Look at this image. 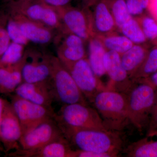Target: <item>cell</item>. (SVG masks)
Returning <instances> with one entry per match:
<instances>
[{
    "label": "cell",
    "mask_w": 157,
    "mask_h": 157,
    "mask_svg": "<svg viewBox=\"0 0 157 157\" xmlns=\"http://www.w3.org/2000/svg\"><path fill=\"white\" fill-rule=\"evenodd\" d=\"M11 105L19 120L22 135L56 115L53 108L34 104L16 95Z\"/></svg>",
    "instance_id": "obj_8"
},
{
    "label": "cell",
    "mask_w": 157,
    "mask_h": 157,
    "mask_svg": "<svg viewBox=\"0 0 157 157\" xmlns=\"http://www.w3.org/2000/svg\"><path fill=\"white\" fill-rule=\"evenodd\" d=\"M50 54L35 49L25 50L22 67V82H42L50 81L52 67Z\"/></svg>",
    "instance_id": "obj_9"
},
{
    "label": "cell",
    "mask_w": 157,
    "mask_h": 157,
    "mask_svg": "<svg viewBox=\"0 0 157 157\" xmlns=\"http://www.w3.org/2000/svg\"><path fill=\"white\" fill-rule=\"evenodd\" d=\"M53 8H61L70 5L72 0H39Z\"/></svg>",
    "instance_id": "obj_34"
},
{
    "label": "cell",
    "mask_w": 157,
    "mask_h": 157,
    "mask_svg": "<svg viewBox=\"0 0 157 157\" xmlns=\"http://www.w3.org/2000/svg\"><path fill=\"white\" fill-rule=\"evenodd\" d=\"M91 103L110 131H122L129 122L126 94L111 90H103L96 94Z\"/></svg>",
    "instance_id": "obj_2"
},
{
    "label": "cell",
    "mask_w": 157,
    "mask_h": 157,
    "mask_svg": "<svg viewBox=\"0 0 157 157\" xmlns=\"http://www.w3.org/2000/svg\"><path fill=\"white\" fill-rule=\"evenodd\" d=\"M117 155L112 153H107L93 152L84 151L80 150H76L75 157H115Z\"/></svg>",
    "instance_id": "obj_33"
},
{
    "label": "cell",
    "mask_w": 157,
    "mask_h": 157,
    "mask_svg": "<svg viewBox=\"0 0 157 157\" xmlns=\"http://www.w3.org/2000/svg\"><path fill=\"white\" fill-rule=\"evenodd\" d=\"M14 92L16 96L24 100L52 108L54 99L51 91L49 81L42 82H23L16 88Z\"/></svg>",
    "instance_id": "obj_16"
},
{
    "label": "cell",
    "mask_w": 157,
    "mask_h": 157,
    "mask_svg": "<svg viewBox=\"0 0 157 157\" xmlns=\"http://www.w3.org/2000/svg\"><path fill=\"white\" fill-rule=\"evenodd\" d=\"M65 67L69 71L78 88L90 103L97 93L107 90L93 72L87 57Z\"/></svg>",
    "instance_id": "obj_10"
},
{
    "label": "cell",
    "mask_w": 157,
    "mask_h": 157,
    "mask_svg": "<svg viewBox=\"0 0 157 157\" xmlns=\"http://www.w3.org/2000/svg\"><path fill=\"white\" fill-rule=\"evenodd\" d=\"M51 76L49 85L54 100L63 105L81 104L88 105L69 71L57 56L51 55Z\"/></svg>",
    "instance_id": "obj_4"
},
{
    "label": "cell",
    "mask_w": 157,
    "mask_h": 157,
    "mask_svg": "<svg viewBox=\"0 0 157 157\" xmlns=\"http://www.w3.org/2000/svg\"><path fill=\"white\" fill-rule=\"evenodd\" d=\"M8 18L7 11L0 10V58L11 42L6 29Z\"/></svg>",
    "instance_id": "obj_29"
},
{
    "label": "cell",
    "mask_w": 157,
    "mask_h": 157,
    "mask_svg": "<svg viewBox=\"0 0 157 157\" xmlns=\"http://www.w3.org/2000/svg\"><path fill=\"white\" fill-rule=\"evenodd\" d=\"M117 28L120 30L122 26L132 16L129 13L126 0H106Z\"/></svg>",
    "instance_id": "obj_27"
},
{
    "label": "cell",
    "mask_w": 157,
    "mask_h": 157,
    "mask_svg": "<svg viewBox=\"0 0 157 157\" xmlns=\"http://www.w3.org/2000/svg\"><path fill=\"white\" fill-rule=\"evenodd\" d=\"M157 72V46L149 50L146 58L140 67L130 76L134 83L147 78Z\"/></svg>",
    "instance_id": "obj_23"
},
{
    "label": "cell",
    "mask_w": 157,
    "mask_h": 157,
    "mask_svg": "<svg viewBox=\"0 0 157 157\" xmlns=\"http://www.w3.org/2000/svg\"><path fill=\"white\" fill-rule=\"evenodd\" d=\"M64 137L77 149L117 155L122 141L118 132L93 129H73L60 127Z\"/></svg>",
    "instance_id": "obj_1"
},
{
    "label": "cell",
    "mask_w": 157,
    "mask_h": 157,
    "mask_svg": "<svg viewBox=\"0 0 157 157\" xmlns=\"http://www.w3.org/2000/svg\"><path fill=\"white\" fill-rule=\"evenodd\" d=\"M97 37L101 40L107 50L113 51L121 56L134 45L132 41L123 35L119 36L113 33L104 36Z\"/></svg>",
    "instance_id": "obj_24"
},
{
    "label": "cell",
    "mask_w": 157,
    "mask_h": 157,
    "mask_svg": "<svg viewBox=\"0 0 157 157\" xmlns=\"http://www.w3.org/2000/svg\"><path fill=\"white\" fill-rule=\"evenodd\" d=\"M5 104L6 103L4 102L2 99L0 98V123H1V121L2 118L3 113H4Z\"/></svg>",
    "instance_id": "obj_38"
},
{
    "label": "cell",
    "mask_w": 157,
    "mask_h": 157,
    "mask_svg": "<svg viewBox=\"0 0 157 157\" xmlns=\"http://www.w3.org/2000/svg\"><path fill=\"white\" fill-rule=\"evenodd\" d=\"M137 20L147 39L154 40L157 39V21L154 18L145 16Z\"/></svg>",
    "instance_id": "obj_30"
},
{
    "label": "cell",
    "mask_w": 157,
    "mask_h": 157,
    "mask_svg": "<svg viewBox=\"0 0 157 157\" xmlns=\"http://www.w3.org/2000/svg\"><path fill=\"white\" fill-rule=\"evenodd\" d=\"M21 126L12 105L5 104L0 123V138L8 149L20 148L19 141L22 137Z\"/></svg>",
    "instance_id": "obj_14"
},
{
    "label": "cell",
    "mask_w": 157,
    "mask_h": 157,
    "mask_svg": "<svg viewBox=\"0 0 157 157\" xmlns=\"http://www.w3.org/2000/svg\"><path fill=\"white\" fill-rule=\"evenodd\" d=\"M25 61L23 59L18 63L9 66H0V89L6 92L15 91L22 82V69Z\"/></svg>",
    "instance_id": "obj_20"
},
{
    "label": "cell",
    "mask_w": 157,
    "mask_h": 157,
    "mask_svg": "<svg viewBox=\"0 0 157 157\" xmlns=\"http://www.w3.org/2000/svg\"><path fill=\"white\" fill-rule=\"evenodd\" d=\"M106 73L110 78L107 90L116 91L127 94L135 85L124 69L121 55L113 51L107 50L104 59Z\"/></svg>",
    "instance_id": "obj_13"
},
{
    "label": "cell",
    "mask_w": 157,
    "mask_h": 157,
    "mask_svg": "<svg viewBox=\"0 0 157 157\" xmlns=\"http://www.w3.org/2000/svg\"><path fill=\"white\" fill-rule=\"evenodd\" d=\"M139 82L147 83L157 89V72L147 78L137 81L136 83H139Z\"/></svg>",
    "instance_id": "obj_35"
},
{
    "label": "cell",
    "mask_w": 157,
    "mask_h": 157,
    "mask_svg": "<svg viewBox=\"0 0 157 157\" xmlns=\"http://www.w3.org/2000/svg\"><path fill=\"white\" fill-rule=\"evenodd\" d=\"M125 153L129 157H157V140L147 137L130 144Z\"/></svg>",
    "instance_id": "obj_22"
},
{
    "label": "cell",
    "mask_w": 157,
    "mask_h": 157,
    "mask_svg": "<svg viewBox=\"0 0 157 157\" xmlns=\"http://www.w3.org/2000/svg\"><path fill=\"white\" fill-rule=\"evenodd\" d=\"M150 0H126L130 14L136 16L142 14L148 8Z\"/></svg>",
    "instance_id": "obj_31"
},
{
    "label": "cell",
    "mask_w": 157,
    "mask_h": 157,
    "mask_svg": "<svg viewBox=\"0 0 157 157\" xmlns=\"http://www.w3.org/2000/svg\"><path fill=\"white\" fill-rule=\"evenodd\" d=\"M101 0H82V6L83 8H91L93 6Z\"/></svg>",
    "instance_id": "obj_37"
},
{
    "label": "cell",
    "mask_w": 157,
    "mask_h": 157,
    "mask_svg": "<svg viewBox=\"0 0 157 157\" xmlns=\"http://www.w3.org/2000/svg\"><path fill=\"white\" fill-rule=\"evenodd\" d=\"M6 29L11 42L24 45H27L29 41L23 33L17 21L9 14Z\"/></svg>",
    "instance_id": "obj_28"
},
{
    "label": "cell",
    "mask_w": 157,
    "mask_h": 157,
    "mask_svg": "<svg viewBox=\"0 0 157 157\" xmlns=\"http://www.w3.org/2000/svg\"><path fill=\"white\" fill-rule=\"evenodd\" d=\"M88 42L87 59L93 72L99 78L107 74L104 67V59L107 50L100 39L96 36L91 38Z\"/></svg>",
    "instance_id": "obj_19"
},
{
    "label": "cell",
    "mask_w": 157,
    "mask_h": 157,
    "mask_svg": "<svg viewBox=\"0 0 157 157\" xmlns=\"http://www.w3.org/2000/svg\"><path fill=\"white\" fill-rule=\"evenodd\" d=\"M127 95L129 122L142 132L148 127L157 89L147 83H135Z\"/></svg>",
    "instance_id": "obj_3"
},
{
    "label": "cell",
    "mask_w": 157,
    "mask_h": 157,
    "mask_svg": "<svg viewBox=\"0 0 157 157\" xmlns=\"http://www.w3.org/2000/svg\"><path fill=\"white\" fill-rule=\"evenodd\" d=\"M2 1L3 2L6 4V3L9 2H11V1H15V0H2ZM27 1H31V0H27Z\"/></svg>",
    "instance_id": "obj_39"
},
{
    "label": "cell",
    "mask_w": 157,
    "mask_h": 157,
    "mask_svg": "<svg viewBox=\"0 0 157 157\" xmlns=\"http://www.w3.org/2000/svg\"><path fill=\"white\" fill-rule=\"evenodd\" d=\"M54 9L58 14L64 28L68 33L78 36L85 42L94 36L90 9L83 7L80 9L70 5Z\"/></svg>",
    "instance_id": "obj_7"
},
{
    "label": "cell",
    "mask_w": 157,
    "mask_h": 157,
    "mask_svg": "<svg viewBox=\"0 0 157 157\" xmlns=\"http://www.w3.org/2000/svg\"><path fill=\"white\" fill-rule=\"evenodd\" d=\"M6 5L8 14H22L58 32L66 31L55 9L39 0H15Z\"/></svg>",
    "instance_id": "obj_6"
},
{
    "label": "cell",
    "mask_w": 157,
    "mask_h": 157,
    "mask_svg": "<svg viewBox=\"0 0 157 157\" xmlns=\"http://www.w3.org/2000/svg\"><path fill=\"white\" fill-rule=\"evenodd\" d=\"M120 30L134 44H143L147 39L138 20L133 17L125 23Z\"/></svg>",
    "instance_id": "obj_25"
},
{
    "label": "cell",
    "mask_w": 157,
    "mask_h": 157,
    "mask_svg": "<svg viewBox=\"0 0 157 157\" xmlns=\"http://www.w3.org/2000/svg\"><path fill=\"white\" fill-rule=\"evenodd\" d=\"M149 50L141 44L134 45L121 56L122 65L130 77L146 58Z\"/></svg>",
    "instance_id": "obj_21"
},
{
    "label": "cell",
    "mask_w": 157,
    "mask_h": 157,
    "mask_svg": "<svg viewBox=\"0 0 157 157\" xmlns=\"http://www.w3.org/2000/svg\"><path fill=\"white\" fill-rule=\"evenodd\" d=\"M146 136L149 137H157V95L152 109Z\"/></svg>",
    "instance_id": "obj_32"
},
{
    "label": "cell",
    "mask_w": 157,
    "mask_h": 157,
    "mask_svg": "<svg viewBox=\"0 0 157 157\" xmlns=\"http://www.w3.org/2000/svg\"><path fill=\"white\" fill-rule=\"evenodd\" d=\"M54 40L56 43L57 57L65 67L87 57L84 41L68 32H59Z\"/></svg>",
    "instance_id": "obj_12"
},
{
    "label": "cell",
    "mask_w": 157,
    "mask_h": 157,
    "mask_svg": "<svg viewBox=\"0 0 157 157\" xmlns=\"http://www.w3.org/2000/svg\"><path fill=\"white\" fill-rule=\"evenodd\" d=\"M25 46L11 42L0 58V66L9 67L18 63L23 59Z\"/></svg>",
    "instance_id": "obj_26"
},
{
    "label": "cell",
    "mask_w": 157,
    "mask_h": 157,
    "mask_svg": "<svg viewBox=\"0 0 157 157\" xmlns=\"http://www.w3.org/2000/svg\"><path fill=\"white\" fill-rule=\"evenodd\" d=\"M54 119L61 128L110 131L97 109L89 105H63L58 113H56Z\"/></svg>",
    "instance_id": "obj_5"
},
{
    "label": "cell",
    "mask_w": 157,
    "mask_h": 157,
    "mask_svg": "<svg viewBox=\"0 0 157 157\" xmlns=\"http://www.w3.org/2000/svg\"><path fill=\"white\" fill-rule=\"evenodd\" d=\"M64 136L54 118L39 124L22 135L20 147L24 150L35 149Z\"/></svg>",
    "instance_id": "obj_11"
},
{
    "label": "cell",
    "mask_w": 157,
    "mask_h": 157,
    "mask_svg": "<svg viewBox=\"0 0 157 157\" xmlns=\"http://www.w3.org/2000/svg\"><path fill=\"white\" fill-rule=\"evenodd\" d=\"M19 25L23 33L29 42L39 45H46L54 40V30L36 22L19 14H9Z\"/></svg>",
    "instance_id": "obj_15"
},
{
    "label": "cell",
    "mask_w": 157,
    "mask_h": 157,
    "mask_svg": "<svg viewBox=\"0 0 157 157\" xmlns=\"http://www.w3.org/2000/svg\"><path fill=\"white\" fill-rule=\"evenodd\" d=\"M76 150L72 148L67 139L63 136L35 149L17 150L15 155L20 157H75Z\"/></svg>",
    "instance_id": "obj_17"
},
{
    "label": "cell",
    "mask_w": 157,
    "mask_h": 157,
    "mask_svg": "<svg viewBox=\"0 0 157 157\" xmlns=\"http://www.w3.org/2000/svg\"><path fill=\"white\" fill-rule=\"evenodd\" d=\"M92 7H94L91 15L94 36H104L115 33L117 27L106 0H101Z\"/></svg>",
    "instance_id": "obj_18"
},
{
    "label": "cell",
    "mask_w": 157,
    "mask_h": 157,
    "mask_svg": "<svg viewBox=\"0 0 157 157\" xmlns=\"http://www.w3.org/2000/svg\"><path fill=\"white\" fill-rule=\"evenodd\" d=\"M147 9L157 21V0H150Z\"/></svg>",
    "instance_id": "obj_36"
}]
</instances>
